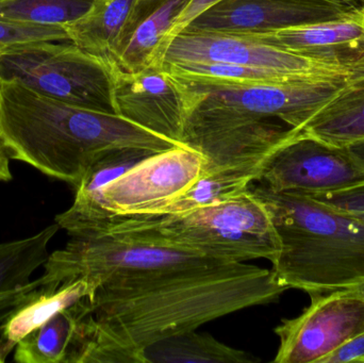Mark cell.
<instances>
[{
    "instance_id": "obj_10",
    "label": "cell",
    "mask_w": 364,
    "mask_h": 363,
    "mask_svg": "<svg viewBox=\"0 0 364 363\" xmlns=\"http://www.w3.org/2000/svg\"><path fill=\"white\" fill-rule=\"evenodd\" d=\"M309 306L274 330L279 338L275 363H322L364 332V298L354 289L310 296Z\"/></svg>"
},
{
    "instance_id": "obj_38",
    "label": "cell",
    "mask_w": 364,
    "mask_h": 363,
    "mask_svg": "<svg viewBox=\"0 0 364 363\" xmlns=\"http://www.w3.org/2000/svg\"><path fill=\"white\" fill-rule=\"evenodd\" d=\"M0 51H1V50H0Z\"/></svg>"
},
{
    "instance_id": "obj_24",
    "label": "cell",
    "mask_w": 364,
    "mask_h": 363,
    "mask_svg": "<svg viewBox=\"0 0 364 363\" xmlns=\"http://www.w3.org/2000/svg\"><path fill=\"white\" fill-rule=\"evenodd\" d=\"M38 42H70L64 26L42 25L0 19V50Z\"/></svg>"
},
{
    "instance_id": "obj_26",
    "label": "cell",
    "mask_w": 364,
    "mask_h": 363,
    "mask_svg": "<svg viewBox=\"0 0 364 363\" xmlns=\"http://www.w3.org/2000/svg\"><path fill=\"white\" fill-rule=\"evenodd\" d=\"M310 197L340 212L364 215V183L339 191L316 194Z\"/></svg>"
},
{
    "instance_id": "obj_20",
    "label": "cell",
    "mask_w": 364,
    "mask_h": 363,
    "mask_svg": "<svg viewBox=\"0 0 364 363\" xmlns=\"http://www.w3.org/2000/svg\"><path fill=\"white\" fill-rule=\"evenodd\" d=\"M90 296L89 283L83 279L64 283L55 291H42L19 307L0 332V363L6 362L17 343L53 315Z\"/></svg>"
},
{
    "instance_id": "obj_12",
    "label": "cell",
    "mask_w": 364,
    "mask_h": 363,
    "mask_svg": "<svg viewBox=\"0 0 364 363\" xmlns=\"http://www.w3.org/2000/svg\"><path fill=\"white\" fill-rule=\"evenodd\" d=\"M111 75L115 114L183 144L186 85L168 64L149 66L136 72H125L112 65Z\"/></svg>"
},
{
    "instance_id": "obj_9",
    "label": "cell",
    "mask_w": 364,
    "mask_h": 363,
    "mask_svg": "<svg viewBox=\"0 0 364 363\" xmlns=\"http://www.w3.org/2000/svg\"><path fill=\"white\" fill-rule=\"evenodd\" d=\"M216 62L264 68L291 81L348 79V64L329 58L291 53L250 34L227 32L179 33L171 42L166 63Z\"/></svg>"
},
{
    "instance_id": "obj_7",
    "label": "cell",
    "mask_w": 364,
    "mask_h": 363,
    "mask_svg": "<svg viewBox=\"0 0 364 363\" xmlns=\"http://www.w3.org/2000/svg\"><path fill=\"white\" fill-rule=\"evenodd\" d=\"M205 163L203 153L186 145L151 153L100 190L87 221L70 237L100 234L113 215H149L188 190Z\"/></svg>"
},
{
    "instance_id": "obj_35",
    "label": "cell",
    "mask_w": 364,
    "mask_h": 363,
    "mask_svg": "<svg viewBox=\"0 0 364 363\" xmlns=\"http://www.w3.org/2000/svg\"><path fill=\"white\" fill-rule=\"evenodd\" d=\"M0 1H1V0H0Z\"/></svg>"
},
{
    "instance_id": "obj_8",
    "label": "cell",
    "mask_w": 364,
    "mask_h": 363,
    "mask_svg": "<svg viewBox=\"0 0 364 363\" xmlns=\"http://www.w3.org/2000/svg\"><path fill=\"white\" fill-rule=\"evenodd\" d=\"M203 259L209 258L117 234L72 236L63 249L48 256L38 279L47 291L83 279L89 283L91 298L102 283L117 275Z\"/></svg>"
},
{
    "instance_id": "obj_3",
    "label": "cell",
    "mask_w": 364,
    "mask_h": 363,
    "mask_svg": "<svg viewBox=\"0 0 364 363\" xmlns=\"http://www.w3.org/2000/svg\"><path fill=\"white\" fill-rule=\"evenodd\" d=\"M279 237L274 275L288 289L309 296L364 283V217L340 212L303 194L252 188Z\"/></svg>"
},
{
    "instance_id": "obj_6",
    "label": "cell",
    "mask_w": 364,
    "mask_h": 363,
    "mask_svg": "<svg viewBox=\"0 0 364 363\" xmlns=\"http://www.w3.org/2000/svg\"><path fill=\"white\" fill-rule=\"evenodd\" d=\"M111 66L72 42L29 43L0 51V80L17 81L46 97L115 114Z\"/></svg>"
},
{
    "instance_id": "obj_25",
    "label": "cell",
    "mask_w": 364,
    "mask_h": 363,
    "mask_svg": "<svg viewBox=\"0 0 364 363\" xmlns=\"http://www.w3.org/2000/svg\"><path fill=\"white\" fill-rule=\"evenodd\" d=\"M157 0H138L136 4V10H134V21H132V26L134 21L139 18L140 15H142L145 11L149 10ZM222 0H190L188 6L182 11L181 14L179 15L178 18L175 21L173 27L168 31L166 40L164 43V60H166V53L170 46L171 42L176 38L179 33L186 29L192 21H194L199 15L203 14L205 11L209 10L212 6H215L218 2Z\"/></svg>"
},
{
    "instance_id": "obj_32",
    "label": "cell",
    "mask_w": 364,
    "mask_h": 363,
    "mask_svg": "<svg viewBox=\"0 0 364 363\" xmlns=\"http://www.w3.org/2000/svg\"><path fill=\"white\" fill-rule=\"evenodd\" d=\"M354 290L359 294V296H363L364 298V283L363 285L359 286V287L354 288Z\"/></svg>"
},
{
    "instance_id": "obj_13",
    "label": "cell",
    "mask_w": 364,
    "mask_h": 363,
    "mask_svg": "<svg viewBox=\"0 0 364 363\" xmlns=\"http://www.w3.org/2000/svg\"><path fill=\"white\" fill-rule=\"evenodd\" d=\"M363 6V0H222L184 31L263 33L343 18Z\"/></svg>"
},
{
    "instance_id": "obj_37",
    "label": "cell",
    "mask_w": 364,
    "mask_h": 363,
    "mask_svg": "<svg viewBox=\"0 0 364 363\" xmlns=\"http://www.w3.org/2000/svg\"></svg>"
},
{
    "instance_id": "obj_30",
    "label": "cell",
    "mask_w": 364,
    "mask_h": 363,
    "mask_svg": "<svg viewBox=\"0 0 364 363\" xmlns=\"http://www.w3.org/2000/svg\"><path fill=\"white\" fill-rule=\"evenodd\" d=\"M12 173L10 170V157L0 141V181H10Z\"/></svg>"
},
{
    "instance_id": "obj_19",
    "label": "cell",
    "mask_w": 364,
    "mask_h": 363,
    "mask_svg": "<svg viewBox=\"0 0 364 363\" xmlns=\"http://www.w3.org/2000/svg\"><path fill=\"white\" fill-rule=\"evenodd\" d=\"M154 153L149 149L117 148L105 153L87 170L75 188L76 195L72 206L58 215L55 223L66 230L68 236L78 232L89 217L100 190Z\"/></svg>"
},
{
    "instance_id": "obj_28",
    "label": "cell",
    "mask_w": 364,
    "mask_h": 363,
    "mask_svg": "<svg viewBox=\"0 0 364 363\" xmlns=\"http://www.w3.org/2000/svg\"><path fill=\"white\" fill-rule=\"evenodd\" d=\"M364 358V332L333 352L322 363L361 362Z\"/></svg>"
},
{
    "instance_id": "obj_11",
    "label": "cell",
    "mask_w": 364,
    "mask_h": 363,
    "mask_svg": "<svg viewBox=\"0 0 364 363\" xmlns=\"http://www.w3.org/2000/svg\"><path fill=\"white\" fill-rule=\"evenodd\" d=\"M259 183L274 192L312 196L364 183V166L348 148L299 131L272 153Z\"/></svg>"
},
{
    "instance_id": "obj_2",
    "label": "cell",
    "mask_w": 364,
    "mask_h": 363,
    "mask_svg": "<svg viewBox=\"0 0 364 363\" xmlns=\"http://www.w3.org/2000/svg\"><path fill=\"white\" fill-rule=\"evenodd\" d=\"M0 141L10 159L74 188L113 149L158 153L183 145L119 115L65 104L14 80H0Z\"/></svg>"
},
{
    "instance_id": "obj_22",
    "label": "cell",
    "mask_w": 364,
    "mask_h": 363,
    "mask_svg": "<svg viewBox=\"0 0 364 363\" xmlns=\"http://www.w3.org/2000/svg\"><path fill=\"white\" fill-rule=\"evenodd\" d=\"M78 322L76 303L21 339L13 359L18 363H68Z\"/></svg>"
},
{
    "instance_id": "obj_4",
    "label": "cell",
    "mask_w": 364,
    "mask_h": 363,
    "mask_svg": "<svg viewBox=\"0 0 364 363\" xmlns=\"http://www.w3.org/2000/svg\"><path fill=\"white\" fill-rule=\"evenodd\" d=\"M100 234L128 237L227 264L261 258L273 264L282 249L267 207L250 188L220 204L181 215H113Z\"/></svg>"
},
{
    "instance_id": "obj_1",
    "label": "cell",
    "mask_w": 364,
    "mask_h": 363,
    "mask_svg": "<svg viewBox=\"0 0 364 363\" xmlns=\"http://www.w3.org/2000/svg\"><path fill=\"white\" fill-rule=\"evenodd\" d=\"M288 290L272 270L213 259L117 275L77 303L68 363H140L156 341L277 302Z\"/></svg>"
},
{
    "instance_id": "obj_16",
    "label": "cell",
    "mask_w": 364,
    "mask_h": 363,
    "mask_svg": "<svg viewBox=\"0 0 364 363\" xmlns=\"http://www.w3.org/2000/svg\"><path fill=\"white\" fill-rule=\"evenodd\" d=\"M272 156V155H271ZM203 170L197 180L183 193L151 211V217L181 215L203 207L220 204L247 191L260 181L269 157Z\"/></svg>"
},
{
    "instance_id": "obj_5",
    "label": "cell",
    "mask_w": 364,
    "mask_h": 363,
    "mask_svg": "<svg viewBox=\"0 0 364 363\" xmlns=\"http://www.w3.org/2000/svg\"><path fill=\"white\" fill-rule=\"evenodd\" d=\"M179 78L186 89L184 145L262 121L301 130L348 85L346 79L235 85Z\"/></svg>"
},
{
    "instance_id": "obj_23",
    "label": "cell",
    "mask_w": 364,
    "mask_h": 363,
    "mask_svg": "<svg viewBox=\"0 0 364 363\" xmlns=\"http://www.w3.org/2000/svg\"><path fill=\"white\" fill-rule=\"evenodd\" d=\"M92 0H1L0 19L65 26L82 16Z\"/></svg>"
},
{
    "instance_id": "obj_33",
    "label": "cell",
    "mask_w": 364,
    "mask_h": 363,
    "mask_svg": "<svg viewBox=\"0 0 364 363\" xmlns=\"http://www.w3.org/2000/svg\"><path fill=\"white\" fill-rule=\"evenodd\" d=\"M361 362L364 363V358H363V360H361Z\"/></svg>"
},
{
    "instance_id": "obj_15",
    "label": "cell",
    "mask_w": 364,
    "mask_h": 363,
    "mask_svg": "<svg viewBox=\"0 0 364 363\" xmlns=\"http://www.w3.org/2000/svg\"><path fill=\"white\" fill-rule=\"evenodd\" d=\"M138 0H92L89 10L64 26L68 40L85 53L114 65L132 31Z\"/></svg>"
},
{
    "instance_id": "obj_27",
    "label": "cell",
    "mask_w": 364,
    "mask_h": 363,
    "mask_svg": "<svg viewBox=\"0 0 364 363\" xmlns=\"http://www.w3.org/2000/svg\"><path fill=\"white\" fill-rule=\"evenodd\" d=\"M36 285L33 283L23 286L21 289L9 293L0 294V332L2 326L9 318L26 303L29 302L34 296Z\"/></svg>"
},
{
    "instance_id": "obj_21",
    "label": "cell",
    "mask_w": 364,
    "mask_h": 363,
    "mask_svg": "<svg viewBox=\"0 0 364 363\" xmlns=\"http://www.w3.org/2000/svg\"><path fill=\"white\" fill-rule=\"evenodd\" d=\"M258 358L195 330L156 341L141 352L140 363H254Z\"/></svg>"
},
{
    "instance_id": "obj_34",
    "label": "cell",
    "mask_w": 364,
    "mask_h": 363,
    "mask_svg": "<svg viewBox=\"0 0 364 363\" xmlns=\"http://www.w3.org/2000/svg\"><path fill=\"white\" fill-rule=\"evenodd\" d=\"M360 217H364V215H360Z\"/></svg>"
},
{
    "instance_id": "obj_29",
    "label": "cell",
    "mask_w": 364,
    "mask_h": 363,
    "mask_svg": "<svg viewBox=\"0 0 364 363\" xmlns=\"http://www.w3.org/2000/svg\"><path fill=\"white\" fill-rule=\"evenodd\" d=\"M348 83L364 81V48L350 64H348Z\"/></svg>"
},
{
    "instance_id": "obj_14",
    "label": "cell",
    "mask_w": 364,
    "mask_h": 363,
    "mask_svg": "<svg viewBox=\"0 0 364 363\" xmlns=\"http://www.w3.org/2000/svg\"><path fill=\"white\" fill-rule=\"evenodd\" d=\"M291 53L350 64L364 48V6L343 18L250 34Z\"/></svg>"
},
{
    "instance_id": "obj_17",
    "label": "cell",
    "mask_w": 364,
    "mask_h": 363,
    "mask_svg": "<svg viewBox=\"0 0 364 363\" xmlns=\"http://www.w3.org/2000/svg\"><path fill=\"white\" fill-rule=\"evenodd\" d=\"M190 0H157L134 21L114 65L128 72L164 65V43Z\"/></svg>"
},
{
    "instance_id": "obj_18",
    "label": "cell",
    "mask_w": 364,
    "mask_h": 363,
    "mask_svg": "<svg viewBox=\"0 0 364 363\" xmlns=\"http://www.w3.org/2000/svg\"><path fill=\"white\" fill-rule=\"evenodd\" d=\"M299 131L343 148L364 141V81L348 83Z\"/></svg>"
},
{
    "instance_id": "obj_31",
    "label": "cell",
    "mask_w": 364,
    "mask_h": 363,
    "mask_svg": "<svg viewBox=\"0 0 364 363\" xmlns=\"http://www.w3.org/2000/svg\"><path fill=\"white\" fill-rule=\"evenodd\" d=\"M353 156L364 166V141L348 147Z\"/></svg>"
},
{
    "instance_id": "obj_36",
    "label": "cell",
    "mask_w": 364,
    "mask_h": 363,
    "mask_svg": "<svg viewBox=\"0 0 364 363\" xmlns=\"http://www.w3.org/2000/svg\"><path fill=\"white\" fill-rule=\"evenodd\" d=\"M363 2H364V0H363Z\"/></svg>"
}]
</instances>
